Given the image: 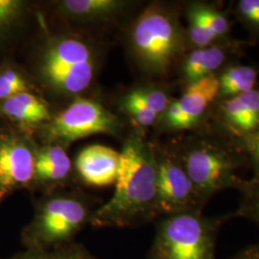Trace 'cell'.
Instances as JSON below:
<instances>
[{"mask_svg":"<svg viewBox=\"0 0 259 259\" xmlns=\"http://www.w3.org/2000/svg\"><path fill=\"white\" fill-rule=\"evenodd\" d=\"M203 127L239 144L259 129V89L217 100Z\"/></svg>","mask_w":259,"mask_h":259,"instance_id":"10","label":"cell"},{"mask_svg":"<svg viewBox=\"0 0 259 259\" xmlns=\"http://www.w3.org/2000/svg\"><path fill=\"white\" fill-rule=\"evenodd\" d=\"M232 216L208 217L197 210L163 216L148 259H216L217 234Z\"/></svg>","mask_w":259,"mask_h":259,"instance_id":"5","label":"cell"},{"mask_svg":"<svg viewBox=\"0 0 259 259\" xmlns=\"http://www.w3.org/2000/svg\"><path fill=\"white\" fill-rule=\"evenodd\" d=\"M176 152L197 193L207 201L223 190L240 191L247 180L238 175L247 160L237 144L206 127L195 131Z\"/></svg>","mask_w":259,"mask_h":259,"instance_id":"3","label":"cell"},{"mask_svg":"<svg viewBox=\"0 0 259 259\" xmlns=\"http://www.w3.org/2000/svg\"><path fill=\"white\" fill-rule=\"evenodd\" d=\"M130 6L123 0H63L57 3V11L76 23L98 24L117 19Z\"/></svg>","mask_w":259,"mask_h":259,"instance_id":"14","label":"cell"},{"mask_svg":"<svg viewBox=\"0 0 259 259\" xmlns=\"http://www.w3.org/2000/svg\"><path fill=\"white\" fill-rule=\"evenodd\" d=\"M237 145L246 157L247 165L253 173L251 179L259 182V129Z\"/></svg>","mask_w":259,"mask_h":259,"instance_id":"25","label":"cell"},{"mask_svg":"<svg viewBox=\"0 0 259 259\" xmlns=\"http://www.w3.org/2000/svg\"><path fill=\"white\" fill-rule=\"evenodd\" d=\"M10 259H96L77 244H67L50 250H28Z\"/></svg>","mask_w":259,"mask_h":259,"instance_id":"21","label":"cell"},{"mask_svg":"<svg viewBox=\"0 0 259 259\" xmlns=\"http://www.w3.org/2000/svg\"><path fill=\"white\" fill-rule=\"evenodd\" d=\"M129 50L136 65L144 74L165 77L193 47L178 10L153 2L133 22Z\"/></svg>","mask_w":259,"mask_h":259,"instance_id":"2","label":"cell"},{"mask_svg":"<svg viewBox=\"0 0 259 259\" xmlns=\"http://www.w3.org/2000/svg\"><path fill=\"white\" fill-rule=\"evenodd\" d=\"M231 259H259V243L247 247Z\"/></svg>","mask_w":259,"mask_h":259,"instance_id":"26","label":"cell"},{"mask_svg":"<svg viewBox=\"0 0 259 259\" xmlns=\"http://www.w3.org/2000/svg\"><path fill=\"white\" fill-rule=\"evenodd\" d=\"M28 3L21 0H0V41L11 37L27 18Z\"/></svg>","mask_w":259,"mask_h":259,"instance_id":"20","label":"cell"},{"mask_svg":"<svg viewBox=\"0 0 259 259\" xmlns=\"http://www.w3.org/2000/svg\"><path fill=\"white\" fill-rule=\"evenodd\" d=\"M242 202L235 216L245 217L259 227V182L250 179L240 190Z\"/></svg>","mask_w":259,"mask_h":259,"instance_id":"23","label":"cell"},{"mask_svg":"<svg viewBox=\"0 0 259 259\" xmlns=\"http://www.w3.org/2000/svg\"><path fill=\"white\" fill-rule=\"evenodd\" d=\"M0 114L19 127L42 125L52 117L47 103L31 92L1 101Z\"/></svg>","mask_w":259,"mask_h":259,"instance_id":"15","label":"cell"},{"mask_svg":"<svg viewBox=\"0 0 259 259\" xmlns=\"http://www.w3.org/2000/svg\"><path fill=\"white\" fill-rule=\"evenodd\" d=\"M72 170V162L65 147L46 144L37 149L34 184L47 187L57 186L65 182Z\"/></svg>","mask_w":259,"mask_h":259,"instance_id":"16","label":"cell"},{"mask_svg":"<svg viewBox=\"0 0 259 259\" xmlns=\"http://www.w3.org/2000/svg\"><path fill=\"white\" fill-rule=\"evenodd\" d=\"M245 41L232 40L228 44L204 48H192L179 65L182 81L185 87L204 78L218 74L231 59L241 51Z\"/></svg>","mask_w":259,"mask_h":259,"instance_id":"12","label":"cell"},{"mask_svg":"<svg viewBox=\"0 0 259 259\" xmlns=\"http://www.w3.org/2000/svg\"><path fill=\"white\" fill-rule=\"evenodd\" d=\"M47 144L65 147L78 139L98 134L113 135L120 129L118 117L100 103L76 97L65 110L41 125Z\"/></svg>","mask_w":259,"mask_h":259,"instance_id":"7","label":"cell"},{"mask_svg":"<svg viewBox=\"0 0 259 259\" xmlns=\"http://www.w3.org/2000/svg\"><path fill=\"white\" fill-rule=\"evenodd\" d=\"M120 164V152L94 144L83 148L76 157L75 166L85 185L104 187L114 185Z\"/></svg>","mask_w":259,"mask_h":259,"instance_id":"13","label":"cell"},{"mask_svg":"<svg viewBox=\"0 0 259 259\" xmlns=\"http://www.w3.org/2000/svg\"><path fill=\"white\" fill-rule=\"evenodd\" d=\"M124 97L132 102L136 103L142 109L157 114L159 119L173 100L165 90L152 84L136 88Z\"/></svg>","mask_w":259,"mask_h":259,"instance_id":"19","label":"cell"},{"mask_svg":"<svg viewBox=\"0 0 259 259\" xmlns=\"http://www.w3.org/2000/svg\"><path fill=\"white\" fill-rule=\"evenodd\" d=\"M232 13L252 41L259 42V0H239L233 4Z\"/></svg>","mask_w":259,"mask_h":259,"instance_id":"22","label":"cell"},{"mask_svg":"<svg viewBox=\"0 0 259 259\" xmlns=\"http://www.w3.org/2000/svg\"><path fill=\"white\" fill-rule=\"evenodd\" d=\"M37 149L26 135L0 134V199L35 181Z\"/></svg>","mask_w":259,"mask_h":259,"instance_id":"11","label":"cell"},{"mask_svg":"<svg viewBox=\"0 0 259 259\" xmlns=\"http://www.w3.org/2000/svg\"><path fill=\"white\" fill-rule=\"evenodd\" d=\"M97 65V55L90 44L63 34L45 40L36 59V72L50 92L77 96L93 83Z\"/></svg>","mask_w":259,"mask_h":259,"instance_id":"4","label":"cell"},{"mask_svg":"<svg viewBox=\"0 0 259 259\" xmlns=\"http://www.w3.org/2000/svg\"><path fill=\"white\" fill-rule=\"evenodd\" d=\"M216 77L218 80L217 100H222L256 89L258 70L250 65L231 63Z\"/></svg>","mask_w":259,"mask_h":259,"instance_id":"17","label":"cell"},{"mask_svg":"<svg viewBox=\"0 0 259 259\" xmlns=\"http://www.w3.org/2000/svg\"><path fill=\"white\" fill-rule=\"evenodd\" d=\"M26 92H30V85L19 70L12 67L0 70V102Z\"/></svg>","mask_w":259,"mask_h":259,"instance_id":"24","label":"cell"},{"mask_svg":"<svg viewBox=\"0 0 259 259\" xmlns=\"http://www.w3.org/2000/svg\"><path fill=\"white\" fill-rule=\"evenodd\" d=\"M93 211L79 195L56 193L37 204L32 221L22 233L28 250H50L72 243L91 222Z\"/></svg>","mask_w":259,"mask_h":259,"instance_id":"6","label":"cell"},{"mask_svg":"<svg viewBox=\"0 0 259 259\" xmlns=\"http://www.w3.org/2000/svg\"><path fill=\"white\" fill-rule=\"evenodd\" d=\"M218 80L216 75L185 87L182 96L173 99L157 122L167 132L201 129L217 101Z\"/></svg>","mask_w":259,"mask_h":259,"instance_id":"9","label":"cell"},{"mask_svg":"<svg viewBox=\"0 0 259 259\" xmlns=\"http://www.w3.org/2000/svg\"><path fill=\"white\" fill-rule=\"evenodd\" d=\"M157 160V216L197 210L205 202L197 193L175 151L155 146Z\"/></svg>","mask_w":259,"mask_h":259,"instance_id":"8","label":"cell"},{"mask_svg":"<svg viewBox=\"0 0 259 259\" xmlns=\"http://www.w3.org/2000/svg\"><path fill=\"white\" fill-rule=\"evenodd\" d=\"M188 5L198 15L205 27L212 33L219 44H228L234 40L231 37V21L227 14L216 4L195 1L189 2Z\"/></svg>","mask_w":259,"mask_h":259,"instance_id":"18","label":"cell"},{"mask_svg":"<svg viewBox=\"0 0 259 259\" xmlns=\"http://www.w3.org/2000/svg\"><path fill=\"white\" fill-rule=\"evenodd\" d=\"M111 199L93 211L95 228H124L157 216V160L155 146L135 132L125 140Z\"/></svg>","mask_w":259,"mask_h":259,"instance_id":"1","label":"cell"}]
</instances>
